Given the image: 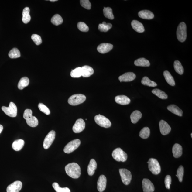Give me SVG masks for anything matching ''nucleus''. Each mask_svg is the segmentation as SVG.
I'll use <instances>...</instances> for the list:
<instances>
[{"instance_id": "f257e3e1", "label": "nucleus", "mask_w": 192, "mask_h": 192, "mask_svg": "<svg viewBox=\"0 0 192 192\" xmlns=\"http://www.w3.org/2000/svg\"><path fill=\"white\" fill-rule=\"evenodd\" d=\"M65 170L66 174L72 178H78L81 175L80 167L76 163L68 164L65 166Z\"/></svg>"}, {"instance_id": "f03ea898", "label": "nucleus", "mask_w": 192, "mask_h": 192, "mask_svg": "<svg viewBox=\"0 0 192 192\" xmlns=\"http://www.w3.org/2000/svg\"><path fill=\"white\" fill-rule=\"evenodd\" d=\"M32 110L27 109L24 112L23 118L26 119V123L29 126L35 127L38 125L39 122L35 116H32Z\"/></svg>"}, {"instance_id": "7ed1b4c3", "label": "nucleus", "mask_w": 192, "mask_h": 192, "mask_svg": "<svg viewBox=\"0 0 192 192\" xmlns=\"http://www.w3.org/2000/svg\"><path fill=\"white\" fill-rule=\"evenodd\" d=\"M177 35L178 40L183 43L186 39L187 37V26L184 22H181L177 28Z\"/></svg>"}, {"instance_id": "20e7f679", "label": "nucleus", "mask_w": 192, "mask_h": 192, "mask_svg": "<svg viewBox=\"0 0 192 192\" xmlns=\"http://www.w3.org/2000/svg\"><path fill=\"white\" fill-rule=\"evenodd\" d=\"M149 170L154 175L159 174L161 172V167L158 160L156 159L150 158L147 162Z\"/></svg>"}, {"instance_id": "39448f33", "label": "nucleus", "mask_w": 192, "mask_h": 192, "mask_svg": "<svg viewBox=\"0 0 192 192\" xmlns=\"http://www.w3.org/2000/svg\"><path fill=\"white\" fill-rule=\"evenodd\" d=\"M112 155L114 159L118 162H125L127 159V154L120 148L114 150Z\"/></svg>"}, {"instance_id": "423d86ee", "label": "nucleus", "mask_w": 192, "mask_h": 192, "mask_svg": "<svg viewBox=\"0 0 192 192\" xmlns=\"http://www.w3.org/2000/svg\"><path fill=\"white\" fill-rule=\"evenodd\" d=\"M86 99V97L84 95L82 94H76L71 96L68 101L70 105L76 106L83 103Z\"/></svg>"}, {"instance_id": "0eeeda50", "label": "nucleus", "mask_w": 192, "mask_h": 192, "mask_svg": "<svg viewBox=\"0 0 192 192\" xmlns=\"http://www.w3.org/2000/svg\"><path fill=\"white\" fill-rule=\"evenodd\" d=\"M2 109L7 115L10 117L14 118L17 116V108L15 104L13 102H10L9 107L2 106Z\"/></svg>"}, {"instance_id": "6e6552de", "label": "nucleus", "mask_w": 192, "mask_h": 192, "mask_svg": "<svg viewBox=\"0 0 192 192\" xmlns=\"http://www.w3.org/2000/svg\"><path fill=\"white\" fill-rule=\"evenodd\" d=\"M95 122L99 126L104 128H109L111 126V123L109 119L105 116L99 114L95 116Z\"/></svg>"}, {"instance_id": "1a4fd4ad", "label": "nucleus", "mask_w": 192, "mask_h": 192, "mask_svg": "<svg viewBox=\"0 0 192 192\" xmlns=\"http://www.w3.org/2000/svg\"><path fill=\"white\" fill-rule=\"evenodd\" d=\"M81 141L79 139H77L70 141L64 149V152L65 153L70 154L75 151L80 146Z\"/></svg>"}, {"instance_id": "9d476101", "label": "nucleus", "mask_w": 192, "mask_h": 192, "mask_svg": "<svg viewBox=\"0 0 192 192\" xmlns=\"http://www.w3.org/2000/svg\"><path fill=\"white\" fill-rule=\"evenodd\" d=\"M119 172L123 183L126 185L130 184L132 179V174L130 171L126 169H120Z\"/></svg>"}, {"instance_id": "9b49d317", "label": "nucleus", "mask_w": 192, "mask_h": 192, "mask_svg": "<svg viewBox=\"0 0 192 192\" xmlns=\"http://www.w3.org/2000/svg\"><path fill=\"white\" fill-rule=\"evenodd\" d=\"M56 136L55 131L52 130L46 136L43 143V146L45 149H49L55 140Z\"/></svg>"}, {"instance_id": "f8f14e48", "label": "nucleus", "mask_w": 192, "mask_h": 192, "mask_svg": "<svg viewBox=\"0 0 192 192\" xmlns=\"http://www.w3.org/2000/svg\"><path fill=\"white\" fill-rule=\"evenodd\" d=\"M85 126L84 120L82 118L78 119L73 127V131L75 133H80L84 130Z\"/></svg>"}, {"instance_id": "ddd939ff", "label": "nucleus", "mask_w": 192, "mask_h": 192, "mask_svg": "<svg viewBox=\"0 0 192 192\" xmlns=\"http://www.w3.org/2000/svg\"><path fill=\"white\" fill-rule=\"evenodd\" d=\"M22 187V183L20 181H15L7 187V192H19Z\"/></svg>"}, {"instance_id": "4468645a", "label": "nucleus", "mask_w": 192, "mask_h": 192, "mask_svg": "<svg viewBox=\"0 0 192 192\" xmlns=\"http://www.w3.org/2000/svg\"><path fill=\"white\" fill-rule=\"evenodd\" d=\"M144 192H153L154 191V187L149 179H144L142 181Z\"/></svg>"}, {"instance_id": "2eb2a0df", "label": "nucleus", "mask_w": 192, "mask_h": 192, "mask_svg": "<svg viewBox=\"0 0 192 192\" xmlns=\"http://www.w3.org/2000/svg\"><path fill=\"white\" fill-rule=\"evenodd\" d=\"M160 132L163 135L169 134L171 130V128L170 125L165 121L163 120L160 121L159 123Z\"/></svg>"}, {"instance_id": "dca6fc26", "label": "nucleus", "mask_w": 192, "mask_h": 192, "mask_svg": "<svg viewBox=\"0 0 192 192\" xmlns=\"http://www.w3.org/2000/svg\"><path fill=\"white\" fill-rule=\"evenodd\" d=\"M136 78V75L133 72H127L119 77V80L122 82H131Z\"/></svg>"}, {"instance_id": "f3484780", "label": "nucleus", "mask_w": 192, "mask_h": 192, "mask_svg": "<svg viewBox=\"0 0 192 192\" xmlns=\"http://www.w3.org/2000/svg\"><path fill=\"white\" fill-rule=\"evenodd\" d=\"M107 179L104 175H101L99 177L97 182V189L100 192H103L105 189Z\"/></svg>"}, {"instance_id": "a211bd4d", "label": "nucleus", "mask_w": 192, "mask_h": 192, "mask_svg": "<svg viewBox=\"0 0 192 192\" xmlns=\"http://www.w3.org/2000/svg\"><path fill=\"white\" fill-rule=\"evenodd\" d=\"M113 47V46L111 44L103 43L98 46L97 49L99 53L104 54L110 51Z\"/></svg>"}, {"instance_id": "6ab92c4d", "label": "nucleus", "mask_w": 192, "mask_h": 192, "mask_svg": "<svg viewBox=\"0 0 192 192\" xmlns=\"http://www.w3.org/2000/svg\"><path fill=\"white\" fill-rule=\"evenodd\" d=\"M115 99L117 103L122 105H128L131 102L130 99L127 96L124 95L116 96Z\"/></svg>"}, {"instance_id": "aec40b11", "label": "nucleus", "mask_w": 192, "mask_h": 192, "mask_svg": "<svg viewBox=\"0 0 192 192\" xmlns=\"http://www.w3.org/2000/svg\"><path fill=\"white\" fill-rule=\"evenodd\" d=\"M139 16L143 19L151 20L154 18L153 12L149 10H143L139 12Z\"/></svg>"}, {"instance_id": "412c9836", "label": "nucleus", "mask_w": 192, "mask_h": 192, "mask_svg": "<svg viewBox=\"0 0 192 192\" xmlns=\"http://www.w3.org/2000/svg\"><path fill=\"white\" fill-rule=\"evenodd\" d=\"M172 152L174 157L178 158L180 157L183 153V148L178 143L174 144L172 148Z\"/></svg>"}, {"instance_id": "4be33fe9", "label": "nucleus", "mask_w": 192, "mask_h": 192, "mask_svg": "<svg viewBox=\"0 0 192 192\" xmlns=\"http://www.w3.org/2000/svg\"><path fill=\"white\" fill-rule=\"evenodd\" d=\"M131 26L134 30L139 33H142L145 31V28L141 22L136 20H133L131 22Z\"/></svg>"}, {"instance_id": "5701e85b", "label": "nucleus", "mask_w": 192, "mask_h": 192, "mask_svg": "<svg viewBox=\"0 0 192 192\" xmlns=\"http://www.w3.org/2000/svg\"><path fill=\"white\" fill-rule=\"evenodd\" d=\"M97 168V163L95 160L92 159L90 161L87 166V173L90 176H92L94 174L95 170Z\"/></svg>"}, {"instance_id": "b1692460", "label": "nucleus", "mask_w": 192, "mask_h": 192, "mask_svg": "<svg viewBox=\"0 0 192 192\" xmlns=\"http://www.w3.org/2000/svg\"><path fill=\"white\" fill-rule=\"evenodd\" d=\"M82 68V76L84 77H89L94 74L93 69L88 66H84Z\"/></svg>"}, {"instance_id": "393cba45", "label": "nucleus", "mask_w": 192, "mask_h": 192, "mask_svg": "<svg viewBox=\"0 0 192 192\" xmlns=\"http://www.w3.org/2000/svg\"><path fill=\"white\" fill-rule=\"evenodd\" d=\"M167 109L172 113L179 116H183V112L178 106L175 105H170L167 107Z\"/></svg>"}, {"instance_id": "a878e982", "label": "nucleus", "mask_w": 192, "mask_h": 192, "mask_svg": "<svg viewBox=\"0 0 192 192\" xmlns=\"http://www.w3.org/2000/svg\"><path fill=\"white\" fill-rule=\"evenodd\" d=\"M24 144L25 142L23 140L21 139L16 140L12 143V147L15 151H19L22 149Z\"/></svg>"}, {"instance_id": "bb28decb", "label": "nucleus", "mask_w": 192, "mask_h": 192, "mask_svg": "<svg viewBox=\"0 0 192 192\" xmlns=\"http://www.w3.org/2000/svg\"><path fill=\"white\" fill-rule=\"evenodd\" d=\"M134 64L135 66L144 67H147L150 65L149 60L144 58H139L135 60Z\"/></svg>"}, {"instance_id": "cd10ccee", "label": "nucleus", "mask_w": 192, "mask_h": 192, "mask_svg": "<svg viewBox=\"0 0 192 192\" xmlns=\"http://www.w3.org/2000/svg\"><path fill=\"white\" fill-rule=\"evenodd\" d=\"M30 9L28 7L24 8L22 12V21L25 24L28 23L31 20Z\"/></svg>"}, {"instance_id": "c85d7f7f", "label": "nucleus", "mask_w": 192, "mask_h": 192, "mask_svg": "<svg viewBox=\"0 0 192 192\" xmlns=\"http://www.w3.org/2000/svg\"><path fill=\"white\" fill-rule=\"evenodd\" d=\"M142 117V114L140 111L138 110H135L131 114L130 118L131 122L133 124H135Z\"/></svg>"}, {"instance_id": "c756f323", "label": "nucleus", "mask_w": 192, "mask_h": 192, "mask_svg": "<svg viewBox=\"0 0 192 192\" xmlns=\"http://www.w3.org/2000/svg\"><path fill=\"white\" fill-rule=\"evenodd\" d=\"M165 78L169 84L172 86H175V83L174 78L171 75L170 73L167 70H166L163 73Z\"/></svg>"}, {"instance_id": "7c9ffc66", "label": "nucleus", "mask_w": 192, "mask_h": 192, "mask_svg": "<svg viewBox=\"0 0 192 192\" xmlns=\"http://www.w3.org/2000/svg\"><path fill=\"white\" fill-rule=\"evenodd\" d=\"M29 79L27 77H22L18 83V87L19 89L22 90L28 86L29 84Z\"/></svg>"}, {"instance_id": "2f4dec72", "label": "nucleus", "mask_w": 192, "mask_h": 192, "mask_svg": "<svg viewBox=\"0 0 192 192\" xmlns=\"http://www.w3.org/2000/svg\"><path fill=\"white\" fill-rule=\"evenodd\" d=\"M152 93L157 96L159 98L166 99L168 98V96L165 92L158 89H153L152 91Z\"/></svg>"}, {"instance_id": "473e14b6", "label": "nucleus", "mask_w": 192, "mask_h": 192, "mask_svg": "<svg viewBox=\"0 0 192 192\" xmlns=\"http://www.w3.org/2000/svg\"><path fill=\"white\" fill-rule=\"evenodd\" d=\"M141 83L143 85H147L150 87H154L157 86V85L156 82L150 80L147 77H144L142 79Z\"/></svg>"}, {"instance_id": "72a5a7b5", "label": "nucleus", "mask_w": 192, "mask_h": 192, "mask_svg": "<svg viewBox=\"0 0 192 192\" xmlns=\"http://www.w3.org/2000/svg\"><path fill=\"white\" fill-rule=\"evenodd\" d=\"M174 67L175 71L180 75H182L184 72V69L181 65L180 62L178 60H175Z\"/></svg>"}, {"instance_id": "f704fd0d", "label": "nucleus", "mask_w": 192, "mask_h": 192, "mask_svg": "<svg viewBox=\"0 0 192 192\" xmlns=\"http://www.w3.org/2000/svg\"><path fill=\"white\" fill-rule=\"evenodd\" d=\"M112 27V25L110 23H106L105 22H103L102 24L99 25L98 29L101 32H106L109 30Z\"/></svg>"}, {"instance_id": "c9c22d12", "label": "nucleus", "mask_w": 192, "mask_h": 192, "mask_svg": "<svg viewBox=\"0 0 192 192\" xmlns=\"http://www.w3.org/2000/svg\"><path fill=\"white\" fill-rule=\"evenodd\" d=\"M103 13L104 15L106 18L110 20L114 19V16L112 13V10L111 8L110 7H104L103 9Z\"/></svg>"}, {"instance_id": "e433bc0d", "label": "nucleus", "mask_w": 192, "mask_h": 192, "mask_svg": "<svg viewBox=\"0 0 192 192\" xmlns=\"http://www.w3.org/2000/svg\"><path fill=\"white\" fill-rule=\"evenodd\" d=\"M150 135V129L148 127H144L139 133V136L142 139H146L148 138Z\"/></svg>"}, {"instance_id": "4c0bfd02", "label": "nucleus", "mask_w": 192, "mask_h": 192, "mask_svg": "<svg viewBox=\"0 0 192 192\" xmlns=\"http://www.w3.org/2000/svg\"><path fill=\"white\" fill-rule=\"evenodd\" d=\"M51 22L54 25L58 26L62 23L63 20L61 16L57 14L54 15L52 18Z\"/></svg>"}, {"instance_id": "58836bf2", "label": "nucleus", "mask_w": 192, "mask_h": 192, "mask_svg": "<svg viewBox=\"0 0 192 192\" xmlns=\"http://www.w3.org/2000/svg\"><path fill=\"white\" fill-rule=\"evenodd\" d=\"M70 76L73 78H79L82 76V68L81 67H78L72 70L70 72Z\"/></svg>"}, {"instance_id": "ea45409f", "label": "nucleus", "mask_w": 192, "mask_h": 192, "mask_svg": "<svg viewBox=\"0 0 192 192\" xmlns=\"http://www.w3.org/2000/svg\"><path fill=\"white\" fill-rule=\"evenodd\" d=\"M9 56L11 58H16L20 57V52L17 48H14L10 51Z\"/></svg>"}, {"instance_id": "a19ab883", "label": "nucleus", "mask_w": 192, "mask_h": 192, "mask_svg": "<svg viewBox=\"0 0 192 192\" xmlns=\"http://www.w3.org/2000/svg\"><path fill=\"white\" fill-rule=\"evenodd\" d=\"M53 187L56 192H70V190L68 188L60 187L57 183H54L53 184Z\"/></svg>"}, {"instance_id": "79ce46f5", "label": "nucleus", "mask_w": 192, "mask_h": 192, "mask_svg": "<svg viewBox=\"0 0 192 192\" xmlns=\"http://www.w3.org/2000/svg\"><path fill=\"white\" fill-rule=\"evenodd\" d=\"M183 174H184V168L182 166H180L177 170V175L179 181L180 182L183 181Z\"/></svg>"}, {"instance_id": "37998d69", "label": "nucleus", "mask_w": 192, "mask_h": 192, "mask_svg": "<svg viewBox=\"0 0 192 192\" xmlns=\"http://www.w3.org/2000/svg\"><path fill=\"white\" fill-rule=\"evenodd\" d=\"M77 27L79 30L82 32H87L89 30L88 26L84 22H79L77 24Z\"/></svg>"}, {"instance_id": "c03bdc74", "label": "nucleus", "mask_w": 192, "mask_h": 192, "mask_svg": "<svg viewBox=\"0 0 192 192\" xmlns=\"http://www.w3.org/2000/svg\"><path fill=\"white\" fill-rule=\"evenodd\" d=\"M38 108L41 112L47 115H49L50 114V111L49 108L44 104L41 103H39L38 105Z\"/></svg>"}, {"instance_id": "a18cd8bd", "label": "nucleus", "mask_w": 192, "mask_h": 192, "mask_svg": "<svg viewBox=\"0 0 192 192\" xmlns=\"http://www.w3.org/2000/svg\"><path fill=\"white\" fill-rule=\"evenodd\" d=\"M31 39L37 45H40L42 43L41 37L38 35H33L31 36Z\"/></svg>"}, {"instance_id": "49530a36", "label": "nucleus", "mask_w": 192, "mask_h": 192, "mask_svg": "<svg viewBox=\"0 0 192 192\" xmlns=\"http://www.w3.org/2000/svg\"><path fill=\"white\" fill-rule=\"evenodd\" d=\"M80 4L82 7L87 9H91V4L89 0H81Z\"/></svg>"}, {"instance_id": "de8ad7c7", "label": "nucleus", "mask_w": 192, "mask_h": 192, "mask_svg": "<svg viewBox=\"0 0 192 192\" xmlns=\"http://www.w3.org/2000/svg\"><path fill=\"white\" fill-rule=\"evenodd\" d=\"M172 182V178L170 175H167L165 178L164 183L165 184L166 189H170V186Z\"/></svg>"}, {"instance_id": "09e8293b", "label": "nucleus", "mask_w": 192, "mask_h": 192, "mask_svg": "<svg viewBox=\"0 0 192 192\" xmlns=\"http://www.w3.org/2000/svg\"><path fill=\"white\" fill-rule=\"evenodd\" d=\"M3 129V127L2 125H0V134H1V133L2 132V131Z\"/></svg>"}, {"instance_id": "8fccbe9b", "label": "nucleus", "mask_w": 192, "mask_h": 192, "mask_svg": "<svg viewBox=\"0 0 192 192\" xmlns=\"http://www.w3.org/2000/svg\"><path fill=\"white\" fill-rule=\"evenodd\" d=\"M57 1V0H50V1L52 2H55V1Z\"/></svg>"}, {"instance_id": "3c124183", "label": "nucleus", "mask_w": 192, "mask_h": 192, "mask_svg": "<svg viewBox=\"0 0 192 192\" xmlns=\"http://www.w3.org/2000/svg\"><path fill=\"white\" fill-rule=\"evenodd\" d=\"M192 133H191V138L192 137Z\"/></svg>"}]
</instances>
